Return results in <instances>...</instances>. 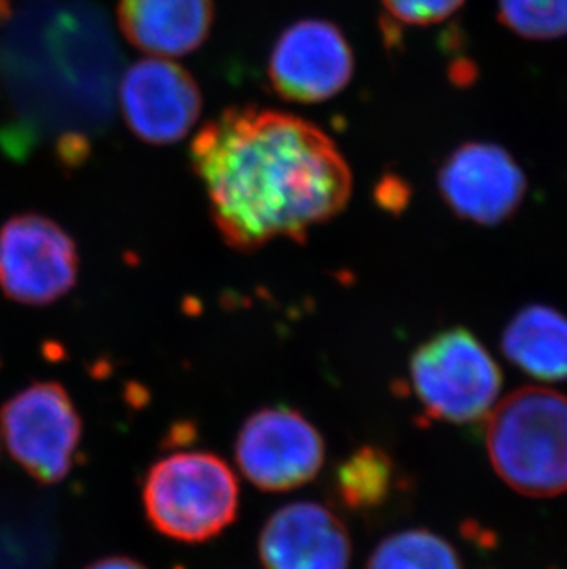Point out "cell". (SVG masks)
<instances>
[{"label":"cell","instance_id":"obj_1","mask_svg":"<svg viewBox=\"0 0 567 569\" xmlns=\"http://www.w3.org/2000/svg\"><path fill=\"white\" fill-rule=\"evenodd\" d=\"M190 161L223 242L241 253L277 238L305 242L352 196V170L336 142L275 109H226L196 134Z\"/></svg>","mask_w":567,"mask_h":569},{"label":"cell","instance_id":"obj_2","mask_svg":"<svg viewBox=\"0 0 567 569\" xmlns=\"http://www.w3.org/2000/svg\"><path fill=\"white\" fill-rule=\"evenodd\" d=\"M494 470L529 498L567 492V395L521 387L494 409L487 426Z\"/></svg>","mask_w":567,"mask_h":569},{"label":"cell","instance_id":"obj_3","mask_svg":"<svg viewBox=\"0 0 567 569\" xmlns=\"http://www.w3.org/2000/svg\"><path fill=\"white\" fill-rule=\"evenodd\" d=\"M142 503L156 531L177 542L201 543L236 520L240 485L221 457L179 451L150 468Z\"/></svg>","mask_w":567,"mask_h":569},{"label":"cell","instance_id":"obj_4","mask_svg":"<svg viewBox=\"0 0 567 569\" xmlns=\"http://www.w3.org/2000/svg\"><path fill=\"white\" fill-rule=\"evenodd\" d=\"M412 391L424 411L450 425H471L494 408L501 371L481 341L462 327L424 341L409 361Z\"/></svg>","mask_w":567,"mask_h":569},{"label":"cell","instance_id":"obj_5","mask_svg":"<svg viewBox=\"0 0 567 569\" xmlns=\"http://www.w3.org/2000/svg\"><path fill=\"white\" fill-rule=\"evenodd\" d=\"M83 422L58 381H36L0 408V437L11 459L41 485L63 481L74 467Z\"/></svg>","mask_w":567,"mask_h":569},{"label":"cell","instance_id":"obj_6","mask_svg":"<svg viewBox=\"0 0 567 569\" xmlns=\"http://www.w3.org/2000/svg\"><path fill=\"white\" fill-rule=\"evenodd\" d=\"M80 253L58 221L38 212L0 227V291L24 307H49L74 290Z\"/></svg>","mask_w":567,"mask_h":569},{"label":"cell","instance_id":"obj_7","mask_svg":"<svg viewBox=\"0 0 567 569\" xmlns=\"http://www.w3.org/2000/svg\"><path fill=\"white\" fill-rule=\"evenodd\" d=\"M236 462L255 487L288 492L310 483L325 467L321 431L297 409L262 408L247 417L236 437Z\"/></svg>","mask_w":567,"mask_h":569},{"label":"cell","instance_id":"obj_8","mask_svg":"<svg viewBox=\"0 0 567 569\" xmlns=\"http://www.w3.org/2000/svg\"><path fill=\"white\" fill-rule=\"evenodd\" d=\"M437 187L457 218L496 227L510 220L524 203L527 176L504 146L470 140L448 153L437 173Z\"/></svg>","mask_w":567,"mask_h":569},{"label":"cell","instance_id":"obj_9","mask_svg":"<svg viewBox=\"0 0 567 569\" xmlns=\"http://www.w3.org/2000/svg\"><path fill=\"white\" fill-rule=\"evenodd\" d=\"M354 50L334 22L302 19L286 28L271 49L269 83L282 100L327 102L352 80Z\"/></svg>","mask_w":567,"mask_h":569},{"label":"cell","instance_id":"obj_10","mask_svg":"<svg viewBox=\"0 0 567 569\" xmlns=\"http://www.w3.org/2000/svg\"><path fill=\"white\" fill-rule=\"evenodd\" d=\"M120 111L142 142L176 144L198 122L203 94L181 64L148 58L131 64L120 81Z\"/></svg>","mask_w":567,"mask_h":569},{"label":"cell","instance_id":"obj_11","mask_svg":"<svg viewBox=\"0 0 567 569\" xmlns=\"http://www.w3.org/2000/svg\"><path fill=\"white\" fill-rule=\"evenodd\" d=\"M258 553L266 569H348L352 540L334 510L295 501L266 521Z\"/></svg>","mask_w":567,"mask_h":569},{"label":"cell","instance_id":"obj_12","mask_svg":"<svg viewBox=\"0 0 567 569\" xmlns=\"http://www.w3.org/2000/svg\"><path fill=\"white\" fill-rule=\"evenodd\" d=\"M215 24L212 0H120L118 27L135 49L156 58L192 54Z\"/></svg>","mask_w":567,"mask_h":569},{"label":"cell","instance_id":"obj_13","mask_svg":"<svg viewBox=\"0 0 567 569\" xmlns=\"http://www.w3.org/2000/svg\"><path fill=\"white\" fill-rule=\"evenodd\" d=\"M507 360L538 380H567V317L555 308L519 310L501 339Z\"/></svg>","mask_w":567,"mask_h":569},{"label":"cell","instance_id":"obj_14","mask_svg":"<svg viewBox=\"0 0 567 569\" xmlns=\"http://www.w3.org/2000/svg\"><path fill=\"white\" fill-rule=\"evenodd\" d=\"M395 483V462L387 451L364 446L339 465L336 490L347 509L375 510L386 503Z\"/></svg>","mask_w":567,"mask_h":569},{"label":"cell","instance_id":"obj_15","mask_svg":"<svg viewBox=\"0 0 567 569\" xmlns=\"http://www.w3.org/2000/svg\"><path fill=\"white\" fill-rule=\"evenodd\" d=\"M365 569H462L450 542L426 529H407L384 538Z\"/></svg>","mask_w":567,"mask_h":569},{"label":"cell","instance_id":"obj_16","mask_svg":"<svg viewBox=\"0 0 567 569\" xmlns=\"http://www.w3.org/2000/svg\"><path fill=\"white\" fill-rule=\"evenodd\" d=\"M498 21L527 41H557L567 36V0H498Z\"/></svg>","mask_w":567,"mask_h":569},{"label":"cell","instance_id":"obj_17","mask_svg":"<svg viewBox=\"0 0 567 569\" xmlns=\"http://www.w3.org/2000/svg\"><path fill=\"white\" fill-rule=\"evenodd\" d=\"M389 16L406 27H434L448 21L466 0H380Z\"/></svg>","mask_w":567,"mask_h":569},{"label":"cell","instance_id":"obj_18","mask_svg":"<svg viewBox=\"0 0 567 569\" xmlns=\"http://www.w3.org/2000/svg\"><path fill=\"white\" fill-rule=\"evenodd\" d=\"M83 569H148L139 560L129 559V557H103L94 560Z\"/></svg>","mask_w":567,"mask_h":569},{"label":"cell","instance_id":"obj_19","mask_svg":"<svg viewBox=\"0 0 567 569\" xmlns=\"http://www.w3.org/2000/svg\"><path fill=\"white\" fill-rule=\"evenodd\" d=\"M11 16V2L10 0H0V27L4 24Z\"/></svg>","mask_w":567,"mask_h":569}]
</instances>
